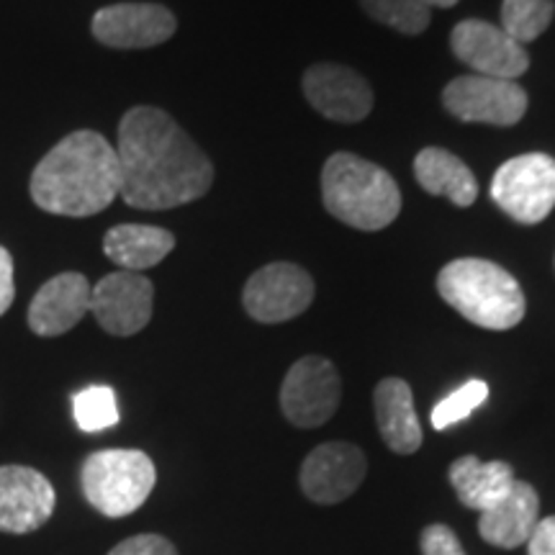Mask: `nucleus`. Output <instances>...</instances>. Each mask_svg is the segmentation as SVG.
<instances>
[{"label": "nucleus", "instance_id": "nucleus-20", "mask_svg": "<svg viewBox=\"0 0 555 555\" xmlns=\"http://www.w3.org/2000/svg\"><path fill=\"white\" fill-rule=\"evenodd\" d=\"M414 176L429 196H446L461 208L474 204L478 196L476 176L468 165L442 147L422 150L414 157Z\"/></svg>", "mask_w": 555, "mask_h": 555}, {"label": "nucleus", "instance_id": "nucleus-15", "mask_svg": "<svg viewBox=\"0 0 555 555\" xmlns=\"http://www.w3.org/2000/svg\"><path fill=\"white\" fill-rule=\"evenodd\" d=\"M57 494L50 478L29 466H0V532L29 535L50 522Z\"/></svg>", "mask_w": 555, "mask_h": 555}, {"label": "nucleus", "instance_id": "nucleus-17", "mask_svg": "<svg viewBox=\"0 0 555 555\" xmlns=\"http://www.w3.org/2000/svg\"><path fill=\"white\" fill-rule=\"evenodd\" d=\"M540 522V496L527 481L512 483L504 499H499L494 506L481 512L478 519V532L489 545L515 551L519 545H527Z\"/></svg>", "mask_w": 555, "mask_h": 555}, {"label": "nucleus", "instance_id": "nucleus-25", "mask_svg": "<svg viewBox=\"0 0 555 555\" xmlns=\"http://www.w3.org/2000/svg\"><path fill=\"white\" fill-rule=\"evenodd\" d=\"M489 399V386L483 380H468L461 388H455L450 397H446L433 409V427L435 429H448L450 425L468 420L483 401Z\"/></svg>", "mask_w": 555, "mask_h": 555}, {"label": "nucleus", "instance_id": "nucleus-13", "mask_svg": "<svg viewBox=\"0 0 555 555\" xmlns=\"http://www.w3.org/2000/svg\"><path fill=\"white\" fill-rule=\"evenodd\" d=\"M304 95L311 108L337 124H358L373 111V88L356 69L319 62L304 73Z\"/></svg>", "mask_w": 555, "mask_h": 555}, {"label": "nucleus", "instance_id": "nucleus-23", "mask_svg": "<svg viewBox=\"0 0 555 555\" xmlns=\"http://www.w3.org/2000/svg\"><path fill=\"white\" fill-rule=\"evenodd\" d=\"M360 5L373 21L406 37L425 31L433 18V13L420 0H360Z\"/></svg>", "mask_w": 555, "mask_h": 555}, {"label": "nucleus", "instance_id": "nucleus-7", "mask_svg": "<svg viewBox=\"0 0 555 555\" xmlns=\"http://www.w3.org/2000/svg\"><path fill=\"white\" fill-rule=\"evenodd\" d=\"M339 399H343V380L335 363L322 356L296 360L283 378L281 409L294 427H322L335 416Z\"/></svg>", "mask_w": 555, "mask_h": 555}, {"label": "nucleus", "instance_id": "nucleus-10", "mask_svg": "<svg viewBox=\"0 0 555 555\" xmlns=\"http://www.w3.org/2000/svg\"><path fill=\"white\" fill-rule=\"evenodd\" d=\"M152 301L155 286L147 275L119 270L103 275L90 291V314L108 335L131 337L150 324Z\"/></svg>", "mask_w": 555, "mask_h": 555}, {"label": "nucleus", "instance_id": "nucleus-30", "mask_svg": "<svg viewBox=\"0 0 555 555\" xmlns=\"http://www.w3.org/2000/svg\"><path fill=\"white\" fill-rule=\"evenodd\" d=\"M420 3L433 11V9H453V5H457V0H420Z\"/></svg>", "mask_w": 555, "mask_h": 555}, {"label": "nucleus", "instance_id": "nucleus-27", "mask_svg": "<svg viewBox=\"0 0 555 555\" xmlns=\"http://www.w3.org/2000/svg\"><path fill=\"white\" fill-rule=\"evenodd\" d=\"M108 555H178V551L168 538L144 532V535L124 540V543L116 545Z\"/></svg>", "mask_w": 555, "mask_h": 555}, {"label": "nucleus", "instance_id": "nucleus-21", "mask_svg": "<svg viewBox=\"0 0 555 555\" xmlns=\"http://www.w3.org/2000/svg\"><path fill=\"white\" fill-rule=\"evenodd\" d=\"M515 481V470L504 461L486 463L478 461L476 455H463L450 466V483H453L457 499L476 512L494 506L499 499L506 496Z\"/></svg>", "mask_w": 555, "mask_h": 555}, {"label": "nucleus", "instance_id": "nucleus-22", "mask_svg": "<svg viewBox=\"0 0 555 555\" xmlns=\"http://www.w3.org/2000/svg\"><path fill=\"white\" fill-rule=\"evenodd\" d=\"M553 0H504L502 31L525 47L527 41H535L540 34H545L553 21Z\"/></svg>", "mask_w": 555, "mask_h": 555}, {"label": "nucleus", "instance_id": "nucleus-16", "mask_svg": "<svg viewBox=\"0 0 555 555\" xmlns=\"http://www.w3.org/2000/svg\"><path fill=\"white\" fill-rule=\"evenodd\" d=\"M90 281L82 273H60L50 278L31 298L26 322L34 335L60 337L78 327L90 311Z\"/></svg>", "mask_w": 555, "mask_h": 555}, {"label": "nucleus", "instance_id": "nucleus-29", "mask_svg": "<svg viewBox=\"0 0 555 555\" xmlns=\"http://www.w3.org/2000/svg\"><path fill=\"white\" fill-rule=\"evenodd\" d=\"M16 298V281H13V258L11 253L0 245V317L11 309Z\"/></svg>", "mask_w": 555, "mask_h": 555}, {"label": "nucleus", "instance_id": "nucleus-12", "mask_svg": "<svg viewBox=\"0 0 555 555\" xmlns=\"http://www.w3.org/2000/svg\"><path fill=\"white\" fill-rule=\"evenodd\" d=\"M90 29L111 50H150L172 39L178 21L157 3H116L95 11Z\"/></svg>", "mask_w": 555, "mask_h": 555}, {"label": "nucleus", "instance_id": "nucleus-2", "mask_svg": "<svg viewBox=\"0 0 555 555\" xmlns=\"http://www.w3.org/2000/svg\"><path fill=\"white\" fill-rule=\"evenodd\" d=\"M29 191L34 204L47 214L69 219L101 214L121 193L116 147L99 131H73L39 159Z\"/></svg>", "mask_w": 555, "mask_h": 555}, {"label": "nucleus", "instance_id": "nucleus-28", "mask_svg": "<svg viewBox=\"0 0 555 555\" xmlns=\"http://www.w3.org/2000/svg\"><path fill=\"white\" fill-rule=\"evenodd\" d=\"M527 555H555V515L540 519L532 538L527 540Z\"/></svg>", "mask_w": 555, "mask_h": 555}, {"label": "nucleus", "instance_id": "nucleus-1", "mask_svg": "<svg viewBox=\"0 0 555 555\" xmlns=\"http://www.w3.org/2000/svg\"><path fill=\"white\" fill-rule=\"evenodd\" d=\"M116 155L121 168L119 198L139 211H168L211 191V159L163 108H129L119 121Z\"/></svg>", "mask_w": 555, "mask_h": 555}, {"label": "nucleus", "instance_id": "nucleus-4", "mask_svg": "<svg viewBox=\"0 0 555 555\" xmlns=\"http://www.w3.org/2000/svg\"><path fill=\"white\" fill-rule=\"evenodd\" d=\"M437 291L448 307L483 330L517 327L527 311L517 278L491 260L461 258L448 262L437 275Z\"/></svg>", "mask_w": 555, "mask_h": 555}, {"label": "nucleus", "instance_id": "nucleus-26", "mask_svg": "<svg viewBox=\"0 0 555 555\" xmlns=\"http://www.w3.org/2000/svg\"><path fill=\"white\" fill-rule=\"evenodd\" d=\"M422 555H466L461 540L448 525H429L422 530L420 538Z\"/></svg>", "mask_w": 555, "mask_h": 555}, {"label": "nucleus", "instance_id": "nucleus-11", "mask_svg": "<svg viewBox=\"0 0 555 555\" xmlns=\"http://www.w3.org/2000/svg\"><path fill=\"white\" fill-rule=\"evenodd\" d=\"M450 47L463 65L483 78L517 80L530 67V54L489 21L466 18L450 34Z\"/></svg>", "mask_w": 555, "mask_h": 555}, {"label": "nucleus", "instance_id": "nucleus-19", "mask_svg": "<svg viewBox=\"0 0 555 555\" xmlns=\"http://www.w3.org/2000/svg\"><path fill=\"white\" fill-rule=\"evenodd\" d=\"M176 249V234L163 227L119 224L111 227L103 237V253L129 273H142L163 262Z\"/></svg>", "mask_w": 555, "mask_h": 555}, {"label": "nucleus", "instance_id": "nucleus-6", "mask_svg": "<svg viewBox=\"0 0 555 555\" xmlns=\"http://www.w3.org/2000/svg\"><path fill=\"white\" fill-rule=\"evenodd\" d=\"M491 198L519 224H538L555 208V159L530 152L506 159L491 180Z\"/></svg>", "mask_w": 555, "mask_h": 555}, {"label": "nucleus", "instance_id": "nucleus-9", "mask_svg": "<svg viewBox=\"0 0 555 555\" xmlns=\"http://www.w3.org/2000/svg\"><path fill=\"white\" fill-rule=\"evenodd\" d=\"M314 281L294 262H270L249 275L242 291V307L255 322L281 324L301 317L314 301Z\"/></svg>", "mask_w": 555, "mask_h": 555}, {"label": "nucleus", "instance_id": "nucleus-18", "mask_svg": "<svg viewBox=\"0 0 555 555\" xmlns=\"http://www.w3.org/2000/svg\"><path fill=\"white\" fill-rule=\"evenodd\" d=\"M376 425L388 450L412 455L422 448V425L414 409L412 388L404 378H384L373 391Z\"/></svg>", "mask_w": 555, "mask_h": 555}, {"label": "nucleus", "instance_id": "nucleus-14", "mask_svg": "<svg viewBox=\"0 0 555 555\" xmlns=\"http://www.w3.org/2000/svg\"><path fill=\"white\" fill-rule=\"evenodd\" d=\"M367 461L363 450L350 442H324L304 461L298 483L307 499L317 504H339L363 483Z\"/></svg>", "mask_w": 555, "mask_h": 555}, {"label": "nucleus", "instance_id": "nucleus-8", "mask_svg": "<svg viewBox=\"0 0 555 555\" xmlns=\"http://www.w3.org/2000/svg\"><path fill=\"white\" fill-rule=\"evenodd\" d=\"M527 93L515 80L463 75L442 90V106L450 116L466 124L515 127L527 114Z\"/></svg>", "mask_w": 555, "mask_h": 555}, {"label": "nucleus", "instance_id": "nucleus-3", "mask_svg": "<svg viewBox=\"0 0 555 555\" xmlns=\"http://www.w3.org/2000/svg\"><path fill=\"white\" fill-rule=\"evenodd\" d=\"M324 208L343 224L360 232H378L393 224L401 211V191L376 163L335 152L322 170Z\"/></svg>", "mask_w": 555, "mask_h": 555}, {"label": "nucleus", "instance_id": "nucleus-5", "mask_svg": "<svg viewBox=\"0 0 555 555\" xmlns=\"http://www.w3.org/2000/svg\"><path fill=\"white\" fill-rule=\"evenodd\" d=\"M155 463L142 450H99L82 463L80 483L88 504L106 517H127L155 489Z\"/></svg>", "mask_w": 555, "mask_h": 555}, {"label": "nucleus", "instance_id": "nucleus-24", "mask_svg": "<svg viewBox=\"0 0 555 555\" xmlns=\"http://www.w3.org/2000/svg\"><path fill=\"white\" fill-rule=\"evenodd\" d=\"M73 414L82 433H103L119 425V404L111 386H88L73 397Z\"/></svg>", "mask_w": 555, "mask_h": 555}]
</instances>
